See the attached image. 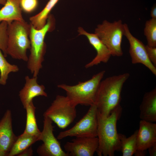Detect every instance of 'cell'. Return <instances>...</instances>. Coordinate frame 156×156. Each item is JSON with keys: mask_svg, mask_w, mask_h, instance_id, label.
Listing matches in <instances>:
<instances>
[{"mask_svg": "<svg viewBox=\"0 0 156 156\" xmlns=\"http://www.w3.org/2000/svg\"><path fill=\"white\" fill-rule=\"evenodd\" d=\"M105 72V70L101 71L90 79L75 85L62 84L57 87L66 92V96L72 106H90L95 104L99 85Z\"/></svg>", "mask_w": 156, "mask_h": 156, "instance_id": "obj_3", "label": "cell"}, {"mask_svg": "<svg viewBox=\"0 0 156 156\" xmlns=\"http://www.w3.org/2000/svg\"><path fill=\"white\" fill-rule=\"evenodd\" d=\"M25 83L23 87L19 92V96L25 109L34 97L39 96L47 97L44 91L45 86L40 85L37 82V77L30 78L28 76L25 77Z\"/></svg>", "mask_w": 156, "mask_h": 156, "instance_id": "obj_15", "label": "cell"}, {"mask_svg": "<svg viewBox=\"0 0 156 156\" xmlns=\"http://www.w3.org/2000/svg\"><path fill=\"white\" fill-rule=\"evenodd\" d=\"M86 114L70 129L60 132L57 139L68 137H97L98 128V110L95 104L90 106Z\"/></svg>", "mask_w": 156, "mask_h": 156, "instance_id": "obj_8", "label": "cell"}, {"mask_svg": "<svg viewBox=\"0 0 156 156\" xmlns=\"http://www.w3.org/2000/svg\"><path fill=\"white\" fill-rule=\"evenodd\" d=\"M148 149L150 156H156V144L149 148Z\"/></svg>", "mask_w": 156, "mask_h": 156, "instance_id": "obj_28", "label": "cell"}, {"mask_svg": "<svg viewBox=\"0 0 156 156\" xmlns=\"http://www.w3.org/2000/svg\"><path fill=\"white\" fill-rule=\"evenodd\" d=\"M146 48L150 60L156 66V47H152L147 45Z\"/></svg>", "mask_w": 156, "mask_h": 156, "instance_id": "obj_26", "label": "cell"}, {"mask_svg": "<svg viewBox=\"0 0 156 156\" xmlns=\"http://www.w3.org/2000/svg\"><path fill=\"white\" fill-rule=\"evenodd\" d=\"M8 23L3 21L0 23V49L2 51L4 56L7 55V49L8 40Z\"/></svg>", "mask_w": 156, "mask_h": 156, "instance_id": "obj_24", "label": "cell"}, {"mask_svg": "<svg viewBox=\"0 0 156 156\" xmlns=\"http://www.w3.org/2000/svg\"><path fill=\"white\" fill-rule=\"evenodd\" d=\"M8 154L0 149V156H8Z\"/></svg>", "mask_w": 156, "mask_h": 156, "instance_id": "obj_31", "label": "cell"}, {"mask_svg": "<svg viewBox=\"0 0 156 156\" xmlns=\"http://www.w3.org/2000/svg\"><path fill=\"white\" fill-rule=\"evenodd\" d=\"M156 144V124L141 120L137 140V150L146 151Z\"/></svg>", "mask_w": 156, "mask_h": 156, "instance_id": "obj_13", "label": "cell"}, {"mask_svg": "<svg viewBox=\"0 0 156 156\" xmlns=\"http://www.w3.org/2000/svg\"><path fill=\"white\" fill-rule=\"evenodd\" d=\"M38 136L33 135L25 132L17 138L8 154V156L17 155L37 141Z\"/></svg>", "mask_w": 156, "mask_h": 156, "instance_id": "obj_18", "label": "cell"}, {"mask_svg": "<svg viewBox=\"0 0 156 156\" xmlns=\"http://www.w3.org/2000/svg\"><path fill=\"white\" fill-rule=\"evenodd\" d=\"M20 5L24 11L30 13L34 11L38 5V0H20Z\"/></svg>", "mask_w": 156, "mask_h": 156, "instance_id": "obj_25", "label": "cell"}, {"mask_svg": "<svg viewBox=\"0 0 156 156\" xmlns=\"http://www.w3.org/2000/svg\"><path fill=\"white\" fill-rule=\"evenodd\" d=\"M53 122L49 118L44 117L43 129L39 137V141L43 143L38 148L37 153L41 156H68L54 135Z\"/></svg>", "mask_w": 156, "mask_h": 156, "instance_id": "obj_9", "label": "cell"}, {"mask_svg": "<svg viewBox=\"0 0 156 156\" xmlns=\"http://www.w3.org/2000/svg\"><path fill=\"white\" fill-rule=\"evenodd\" d=\"M124 31V24L121 20L112 23L105 20L97 25L94 33L110 50L112 55L120 57L123 54L121 43Z\"/></svg>", "mask_w": 156, "mask_h": 156, "instance_id": "obj_6", "label": "cell"}, {"mask_svg": "<svg viewBox=\"0 0 156 156\" xmlns=\"http://www.w3.org/2000/svg\"><path fill=\"white\" fill-rule=\"evenodd\" d=\"M150 16L152 18L156 19V6L155 4L152 7L150 12Z\"/></svg>", "mask_w": 156, "mask_h": 156, "instance_id": "obj_29", "label": "cell"}, {"mask_svg": "<svg viewBox=\"0 0 156 156\" xmlns=\"http://www.w3.org/2000/svg\"><path fill=\"white\" fill-rule=\"evenodd\" d=\"M78 31L79 35H84L87 37L90 44L96 50L97 53L95 57L86 64L85 67L88 68L97 65L101 62L107 63L112 56L111 52L97 35L95 33L87 32L80 27H79Z\"/></svg>", "mask_w": 156, "mask_h": 156, "instance_id": "obj_12", "label": "cell"}, {"mask_svg": "<svg viewBox=\"0 0 156 156\" xmlns=\"http://www.w3.org/2000/svg\"><path fill=\"white\" fill-rule=\"evenodd\" d=\"M5 57L0 49V84L2 85H6L10 73L19 70L17 65L9 63Z\"/></svg>", "mask_w": 156, "mask_h": 156, "instance_id": "obj_22", "label": "cell"}, {"mask_svg": "<svg viewBox=\"0 0 156 156\" xmlns=\"http://www.w3.org/2000/svg\"><path fill=\"white\" fill-rule=\"evenodd\" d=\"M130 76L125 73L113 76L101 81L99 85L95 104L98 112L102 118H106L120 104L121 92L124 83Z\"/></svg>", "mask_w": 156, "mask_h": 156, "instance_id": "obj_2", "label": "cell"}, {"mask_svg": "<svg viewBox=\"0 0 156 156\" xmlns=\"http://www.w3.org/2000/svg\"><path fill=\"white\" fill-rule=\"evenodd\" d=\"M7 0H0V4L4 5L5 3Z\"/></svg>", "mask_w": 156, "mask_h": 156, "instance_id": "obj_32", "label": "cell"}, {"mask_svg": "<svg viewBox=\"0 0 156 156\" xmlns=\"http://www.w3.org/2000/svg\"><path fill=\"white\" fill-rule=\"evenodd\" d=\"M98 147L97 137H76L64 146L68 156H93Z\"/></svg>", "mask_w": 156, "mask_h": 156, "instance_id": "obj_11", "label": "cell"}, {"mask_svg": "<svg viewBox=\"0 0 156 156\" xmlns=\"http://www.w3.org/2000/svg\"><path fill=\"white\" fill-rule=\"evenodd\" d=\"M33 155V150L31 146L18 154V156H31Z\"/></svg>", "mask_w": 156, "mask_h": 156, "instance_id": "obj_27", "label": "cell"}, {"mask_svg": "<svg viewBox=\"0 0 156 156\" xmlns=\"http://www.w3.org/2000/svg\"><path fill=\"white\" fill-rule=\"evenodd\" d=\"M20 0H7L0 10V23L3 21L8 24L14 21H25L23 17Z\"/></svg>", "mask_w": 156, "mask_h": 156, "instance_id": "obj_17", "label": "cell"}, {"mask_svg": "<svg viewBox=\"0 0 156 156\" xmlns=\"http://www.w3.org/2000/svg\"><path fill=\"white\" fill-rule=\"evenodd\" d=\"M144 34L146 38L147 45L156 47V19L151 18L146 21Z\"/></svg>", "mask_w": 156, "mask_h": 156, "instance_id": "obj_23", "label": "cell"}, {"mask_svg": "<svg viewBox=\"0 0 156 156\" xmlns=\"http://www.w3.org/2000/svg\"><path fill=\"white\" fill-rule=\"evenodd\" d=\"M43 116L50 119L60 128L64 129L76 118V107L71 104L66 96L57 95Z\"/></svg>", "mask_w": 156, "mask_h": 156, "instance_id": "obj_7", "label": "cell"}, {"mask_svg": "<svg viewBox=\"0 0 156 156\" xmlns=\"http://www.w3.org/2000/svg\"><path fill=\"white\" fill-rule=\"evenodd\" d=\"M17 138L13 131L11 111L8 109L0 120V149L8 154Z\"/></svg>", "mask_w": 156, "mask_h": 156, "instance_id": "obj_14", "label": "cell"}, {"mask_svg": "<svg viewBox=\"0 0 156 156\" xmlns=\"http://www.w3.org/2000/svg\"><path fill=\"white\" fill-rule=\"evenodd\" d=\"M122 108L120 104L107 117H102L98 112L97 137L98 147L96 152L99 156H114L116 151H120V141L116 125Z\"/></svg>", "mask_w": 156, "mask_h": 156, "instance_id": "obj_1", "label": "cell"}, {"mask_svg": "<svg viewBox=\"0 0 156 156\" xmlns=\"http://www.w3.org/2000/svg\"><path fill=\"white\" fill-rule=\"evenodd\" d=\"M138 130L130 136L127 138L123 134L118 133L120 150L123 156H132L137 150V140Z\"/></svg>", "mask_w": 156, "mask_h": 156, "instance_id": "obj_19", "label": "cell"}, {"mask_svg": "<svg viewBox=\"0 0 156 156\" xmlns=\"http://www.w3.org/2000/svg\"><path fill=\"white\" fill-rule=\"evenodd\" d=\"M146 151L136 150L134 155L135 156H144L146 155Z\"/></svg>", "mask_w": 156, "mask_h": 156, "instance_id": "obj_30", "label": "cell"}, {"mask_svg": "<svg viewBox=\"0 0 156 156\" xmlns=\"http://www.w3.org/2000/svg\"><path fill=\"white\" fill-rule=\"evenodd\" d=\"M59 0H49L43 9L37 14L31 17V24L37 29H40L46 24L49 13Z\"/></svg>", "mask_w": 156, "mask_h": 156, "instance_id": "obj_20", "label": "cell"}, {"mask_svg": "<svg viewBox=\"0 0 156 156\" xmlns=\"http://www.w3.org/2000/svg\"><path fill=\"white\" fill-rule=\"evenodd\" d=\"M140 117L141 120L156 122V88L145 93L140 106Z\"/></svg>", "mask_w": 156, "mask_h": 156, "instance_id": "obj_16", "label": "cell"}, {"mask_svg": "<svg viewBox=\"0 0 156 156\" xmlns=\"http://www.w3.org/2000/svg\"><path fill=\"white\" fill-rule=\"evenodd\" d=\"M54 19L49 15L45 25L37 29L31 24L29 38L31 43L30 53L27 61V67L33 77H37L42 68L46 53V46L44 39L47 33L53 29Z\"/></svg>", "mask_w": 156, "mask_h": 156, "instance_id": "obj_4", "label": "cell"}, {"mask_svg": "<svg viewBox=\"0 0 156 156\" xmlns=\"http://www.w3.org/2000/svg\"><path fill=\"white\" fill-rule=\"evenodd\" d=\"M31 26L25 21H14L8 24L7 52L13 58L27 62V52L31 47L29 38Z\"/></svg>", "mask_w": 156, "mask_h": 156, "instance_id": "obj_5", "label": "cell"}, {"mask_svg": "<svg viewBox=\"0 0 156 156\" xmlns=\"http://www.w3.org/2000/svg\"><path fill=\"white\" fill-rule=\"evenodd\" d=\"M25 109L26 111V122L24 132L39 137L41 131L37 125L35 115L36 107L33 101L27 106Z\"/></svg>", "mask_w": 156, "mask_h": 156, "instance_id": "obj_21", "label": "cell"}, {"mask_svg": "<svg viewBox=\"0 0 156 156\" xmlns=\"http://www.w3.org/2000/svg\"><path fill=\"white\" fill-rule=\"evenodd\" d=\"M124 24V36L126 37L129 42V53L132 63L134 64L140 63L144 65L156 76V66L152 63L148 57L146 45L132 35L127 24Z\"/></svg>", "mask_w": 156, "mask_h": 156, "instance_id": "obj_10", "label": "cell"}]
</instances>
